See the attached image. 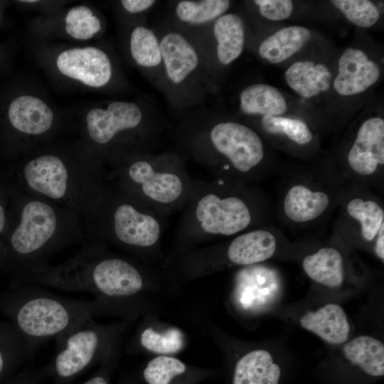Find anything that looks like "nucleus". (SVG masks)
I'll return each instance as SVG.
<instances>
[{
    "mask_svg": "<svg viewBox=\"0 0 384 384\" xmlns=\"http://www.w3.org/2000/svg\"><path fill=\"white\" fill-rule=\"evenodd\" d=\"M18 174L23 192L75 212L83 223L107 189L105 174L94 161L55 153L31 156Z\"/></svg>",
    "mask_w": 384,
    "mask_h": 384,
    "instance_id": "1",
    "label": "nucleus"
},
{
    "mask_svg": "<svg viewBox=\"0 0 384 384\" xmlns=\"http://www.w3.org/2000/svg\"><path fill=\"white\" fill-rule=\"evenodd\" d=\"M18 203L17 222L9 240L21 272L47 263L53 255L83 238L85 226L75 212L23 191Z\"/></svg>",
    "mask_w": 384,
    "mask_h": 384,
    "instance_id": "2",
    "label": "nucleus"
},
{
    "mask_svg": "<svg viewBox=\"0 0 384 384\" xmlns=\"http://www.w3.org/2000/svg\"><path fill=\"white\" fill-rule=\"evenodd\" d=\"M95 302L58 296L44 287L26 284L18 294L14 317L30 355L99 312Z\"/></svg>",
    "mask_w": 384,
    "mask_h": 384,
    "instance_id": "3",
    "label": "nucleus"
},
{
    "mask_svg": "<svg viewBox=\"0 0 384 384\" xmlns=\"http://www.w3.org/2000/svg\"><path fill=\"white\" fill-rule=\"evenodd\" d=\"M115 188L151 208H169L186 197V174L170 169L156 167L149 161L128 162L107 176Z\"/></svg>",
    "mask_w": 384,
    "mask_h": 384,
    "instance_id": "4",
    "label": "nucleus"
},
{
    "mask_svg": "<svg viewBox=\"0 0 384 384\" xmlns=\"http://www.w3.org/2000/svg\"><path fill=\"white\" fill-rule=\"evenodd\" d=\"M251 221L252 213L245 200L223 195L210 186L192 202L185 227L187 233L230 236L246 229Z\"/></svg>",
    "mask_w": 384,
    "mask_h": 384,
    "instance_id": "5",
    "label": "nucleus"
},
{
    "mask_svg": "<svg viewBox=\"0 0 384 384\" xmlns=\"http://www.w3.org/2000/svg\"><path fill=\"white\" fill-rule=\"evenodd\" d=\"M90 317L55 338L52 370L61 380L71 378L101 356L107 346V329Z\"/></svg>",
    "mask_w": 384,
    "mask_h": 384,
    "instance_id": "6",
    "label": "nucleus"
},
{
    "mask_svg": "<svg viewBox=\"0 0 384 384\" xmlns=\"http://www.w3.org/2000/svg\"><path fill=\"white\" fill-rule=\"evenodd\" d=\"M215 150L225 156L233 168L247 174L255 168L264 156L260 137L252 129L237 122H220L209 134Z\"/></svg>",
    "mask_w": 384,
    "mask_h": 384,
    "instance_id": "7",
    "label": "nucleus"
},
{
    "mask_svg": "<svg viewBox=\"0 0 384 384\" xmlns=\"http://www.w3.org/2000/svg\"><path fill=\"white\" fill-rule=\"evenodd\" d=\"M279 292V282L273 271L261 266H252L238 273L233 297L240 309L259 312L273 304Z\"/></svg>",
    "mask_w": 384,
    "mask_h": 384,
    "instance_id": "8",
    "label": "nucleus"
},
{
    "mask_svg": "<svg viewBox=\"0 0 384 384\" xmlns=\"http://www.w3.org/2000/svg\"><path fill=\"white\" fill-rule=\"evenodd\" d=\"M57 67L63 75L95 87L106 85L112 75L109 58L95 47L75 48L62 52L58 57Z\"/></svg>",
    "mask_w": 384,
    "mask_h": 384,
    "instance_id": "9",
    "label": "nucleus"
},
{
    "mask_svg": "<svg viewBox=\"0 0 384 384\" xmlns=\"http://www.w3.org/2000/svg\"><path fill=\"white\" fill-rule=\"evenodd\" d=\"M142 118L140 109L132 102H114L106 110L93 109L86 117L88 137L97 145H107L119 133L136 128Z\"/></svg>",
    "mask_w": 384,
    "mask_h": 384,
    "instance_id": "10",
    "label": "nucleus"
},
{
    "mask_svg": "<svg viewBox=\"0 0 384 384\" xmlns=\"http://www.w3.org/2000/svg\"><path fill=\"white\" fill-rule=\"evenodd\" d=\"M348 163L357 174L369 176L384 164V120L372 117L363 122L348 154Z\"/></svg>",
    "mask_w": 384,
    "mask_h": 384,
    "instance_id": "11",
    "label": "nucleus"
},
{
    "mask_svg": "<svg viewBox=\"0 0 384 384\" xmlns=\"http://www.w3.org/2000/svg\"><path fill=\"white\" fill-rule=\"evenodd\" d=\"M380 70L363 50L348 48L338 60V73L334 81L338 93L348 96L366 90L379 79Z\"/></svg>",
    "mask_w": 384,
    "mask_h": 384,
    "instance_id": "12",
    "label": "nucleus"
},
{
    "mask_svg": "<svg viewBox=\"0 0 384 384\" xmlns=\"http://www.w3.org/2000/svg\"><path fill=\"white\" fill-rule=\"evenodd\" d=\"M11 125L22 134L40 136L47 133L53 123V113L41 99L30 95L14 100L8 112Z\"/></svg>",
    "mask_w": 384,
    "mask_h": 384,
    "instance_id": "13",
    "label": "nucleus"
},
{
    "mask_svg": "<svg viewBox=\"0 0 384 384\" xmlns=\"http://www.w3.org/2000/svg\"><path fill=\"white\" fill-rule=\"evenodd\" d=\"M300 324L331 344L345 342L350 330L345 311L334 304H326L314 312H307L300 319Z\"/></svg>",
    "mask_w": 384,
    "mask_h": 384,
    "instance_id": "14",
    "label": "nucleus"
},
{
    "mask_svg": "<svg viewBox=\"0 0 384 384\" xmlns=\"http://www.w3.org/2000/svg\"><path fill=\"white\" fill-rule=\"evenodd\" d=\"M159 46L167 75L172 82H181L197 67V53L182 35L167 33L162 38Z\"/></svg>",
    "mask_w": 384,
    "mask_h": 384,
    "instance_id": "15",
    "label": "nucleus"
},
{
    "mask_svg": "<svg viewBox=\"0 0 384 384\" xmlns=\"http://www.w3.org/2000/svg\"><path fill=\"white\" fill-rule=\"evenodd\" d=\"M276 250L274 236L265 230L246 232L233 240L227 250L230 261L252 265L270 258Z\"/></svg>",
    "mask_w": 384,
    "mask_h": 384,
    "instance_id": "16",
    "label": "nucleus"
},
{
    "mask_svg": "<svg viewBox=\"0 0 384 384\" xmlns=\"http://www.w3.org/2000/svg\"><path fill=\"white\" fill-rule=\"evenodd\" d=\"M329 203V197L325 192L297 184L287 191L283 201V210L292 221L306 223L319 217Z\"/></svg>",
    "mask_w": 384,
    "mask_h": 384,
    "instance_id": "17",
    "label": "nucleus"
},
{
    "mask_svg": "<svg viewBox=\"0 0 384 384\" xmlns=\"http://www.w3.org/2000/svg\"><path fill=\"white\" fill-rule=\"evenodd\" d=\"M285 78L289 86L305 98L326 91L332 75L324 64L315 65L312 61H297L287 70Z\"/></svg>",
    "mask_w": 384,
    "mask_h": 384,
    "instance_id": "18",
    "label": "nucleus"
},
{
    "mask_svg": "<svg viewBox=\"0 0 384 384\" xmlns=\"http://www.w3.org/2000/svg\"><path fill=\"white\" fill-rule=\"evenodd\" d=\"M280 373L279 366L273 363L269 352L256 350L238 361L233 384H278Z\"/></svg>",
    "mask_w": 384,
    "mask_h": 384,
    "instance_id": "19",
    "label": "nucleus"
},
{
    "mask_svg": "<svg viewBox=\"0 0 384 384\" xmlns=\"http://www.w3.org/2000/svg\"><path fill=\"white\" fill-rule=\"evenodd\" d=\"M311 38L305 27L293 26L283 28L264 40L260 55L272 63H279L298 52Z\"/></svg>",
    "mask_w": 384,
    "mask_h": 384,
    "instance_id": "20",
    "label": "nucleus"
},
{
    "mask_svg": "<svg viewBox=\"0 0 384 384\" xmlns=\"http://www.w3.org/2000/svg\"><path fill=\"white\" fill-rule=\"evenodd\" d=\"M302 266L315 282L329 287H338L343 280V259L333 247H323L304 257Z\"/></svg>",
    "mask_w": 384,
    "mask_h": 384,
    "instance_id": "21",
    "label": "nucleus"
},
{
    "mask_svg": "<svg viewBox=\"0 0 384 384\" xmlns=\"http://www.w3.org/2000/svg\"><path fill=\"white\" fill-rule=\"evenodd\" d=\"M213 33L221 63L229 64L240 56L245 42L244 23L240 16L233 14L221 16L215 22Z\"/></svg>",
    "mask_w": 384,
    "mask_h": 384,
    "instance_id": "22",
    "label": "nucleus"
},
{
    "mask_svg": "<svg viewBox=\"0 0 384 384\" xmlns=\"http://www.w3.org/2000/svg\"><path fill=\"white\" fill-rule=\"evenodd\" d=\"M345 358L368 375L384 374V346L379 340L361 336L348 342L343 348Z\"/></svg>",
    "mask_w": 384,
    "mask_h": 384,
    "instance_id": "23",
    "label": "nucleus"
},
{
    "mask_svg": "<svg viewBox=\"0 0 384 384\" xmlns=\"http://www.w3.org/2000/svg\"><path fill=\"white\" fill-rule=\"evenodd\" d=\"M240 108L246 114L279 116L287 111V103L281 92L266 84H255L243 90L240 95Z\"/></svg>",
    "mask_w": 384,
    "mask_h": 384,
    "instance_id": "24",
    "label": "nucleus"
},
{
    "mask_svg": "<svg viewBox=\"0 0 384 384\" xmlns=\"http://www.w3.org/2000/svg\"><path fill=\"white\" fill-rule=\"evenodd\" d=\"M347 212L359 222L362 236L366 241L373 240L384 223L383 209L374 201L353 198L347 205Z\"/></svg>",
    "mask_w": 384,
    "mask_h": 384,
    "instance_id": "25",
    "label": "nucleus"
},
{
    "mask_svg": "<svg viewBox=\"0 0 384 384\" xmlns=\"http://www.w3.org/2000/svg\"><path fill=\"white\" fill-rule=\"evenodd\" d=\"M229 6L230 1L227 0L181 1L177 4L176 12L181 21L198 24L218 17Z\"/></svg>",
    "mask_w": 384,
    "mask_h": 384,
    "instance_id": "26",
    "label": "nucleus"
},
{
    "mask_svg": "<svg viewBox=\"0 0 384 384\" xmlns=\"http://www.w3.org/2000/svg\"><path fill=\"white\" fill-rule=\"evenodd\" d=\"M130 50L135 61L144 67L156 66L162 60L157 38L144 26H137L132 31Z\"/></svg>",
    "mask_w": 384,
    "mask_h": 384,
    "instance_id": "27",
    "label": "nucleus"
},
{
    "mask_svg": "<svg viewBox=\"0 0 384 384\" xmlns=\"http://www.w3.org/2000/svg\"><path fill=\"white\" fill-rule=\"evenodd\" d=\"M261 122L262 127L268 133L284 134L299 144H308L313 138V134L307 125L298 119L265 115Z\"/></svg>",
    "mask_w": 384,
    "mask_h": 384,
    "instance_id": "28",
    "label": "nucleus"
},
{
    "mask_svg": "<svg viewBox=\"0 0 384 384\" xmlns=\"http://www.w3.org/2000/svg\"><path fill=\"white\" fill-rule=\"evenodd\" d=\"M140 343L149 351L171 354L178 352L183 348V336L182 332L175 328L162 334L147 328L140 335Z\"/></svg>",
    "mask_w": 384,
    "mask_h": 384,
    "instance_id": "29",
    "label": "nucleus"
},
{
    "mask_svg": "<svg viewBox=\"0 0 384 384\" xmlns=\"http://www.w3.org/2000/svg\"><path fill=\"white\" fill-rule=\"evenodd\" d=\"M331 3L349 21L360 27L372 26L380 16L378 8L368 0H333Z\"/></svg>",
    "mask_w": 384,
    "mask_h": 384,
    "instance_id": "30",
    "label": "nucleus"
},
{
    "mask_svg": "<svg viewBox=\"0 0 384 384\" xmlns=\"http://www.w3.org/2000/svg\"><path fill=\"white\" fill-rule=\"evenodd\" d=\"M186 370L179 360L161 356L151 360L144 370V378L149 384H169L171 380Z\"/></svg>",
    "mask_w": 384,
    "mask_h": 384,
    "instance_id": "31",
    "label": "nucleus"
},
{
    "mask_svg": "<svg viewBox=\"0 0 384 384\" xmlns=\"http://www.w3.org/2000/svg\"><path fill=\"white\" fill-rule=\"evenodd\" d=\"M262 16L272 21L288 18L293 9L292 2L289 0H256Z\"/></svg>",
    "mask_w": 384,
    "mask_h": 384,
    "instance_id": "32",
    "label": "nucleus"
},
{
    "mask_svg": "<svg viewBox=\"0 0 384 384\" xmlns=\"http://www.w3.org/2000/svg\"><path fill=\"white\" fill-rule=\"evenodd\" d=\"M92 16V12L90 8L84 6H78L72 8L68 13L65 18L66 26H73L78 20L87 18Z\"/></svg>",
    "mask_w": 384,
    "mask_h": 384,
    "instance_id": "33",
    "label": "nucleus"
},
{
    "mask_svg": "<svg viewBox=\"0 0 384 384\" xmlns=\"http://www.w3.org/2000/svg\"><path fill=\"white\" fill-rule=\"evenodd\" d=\"M154 2L153 0H122V4L127 11L137 13L146 10Z\"/></svg>",
    "mask_w": 384,
    "mask_h": 384,
    "instance_id": "34",
    "label": "nucleus"
},
{
    "mask_svg": "<svg viewBox=\"0 0 384 384\" xmlns=\"http://www.w3.org/2000/svg\"><path fill=\"white\" fill-rule=\"evenodd\" d=\"M375 242V251L377 256L383 261L384 260V223L381 225Z\"/></svg>",
    "mask_w": 384,
    "mask_h": 384,
    "instance_id": "35",
    "label": "nucleus"
},
{
    "mask_svg": "<svg viewBox=\"0 0 384 384\" xmlns=\"http://www.w3.org/2000/svg\"><path fill=\"white\" fill-rule=\"evenodd\" d=\"M6 226V214L5 209L2 204L0 203V237L4 234ZM1 251V241L0 239V253Z\"/></svg>",
    "mask_w": 384,
    "mask_h": 384,
    "instance_id": "36",
    "label": "nucleus"
},
{
    "mask_svg": "<svg viewBox=\"0 0 384 384\" xmlns=\"http://www.w3.org/2000/svg\"><path fill=\"white\" fill-rule=\"evenodd\" d=\"M83 384H107V382L104 377L101 375H97L89 379Z\"/></svg>",
    "mask_w": 384,
    "mask_h": 384,
    "instance_id": "37",
    "label": "nucleus"
},
{
    "mask_svg": "<svg viewBox=\"0 0 384 384\" xmlns=\"http://www.w3.org/2000/svg\"><path fill=\"white\" fill-rule=\"evenodd\" d=\"M5 365V358L3 351L0 348V375L2 373Z\"/></svg>",
    "mask_w": 384,
    "mask_h": 384,
    "instance_id": "38",
    "label": "nucleus"
},
{
    "mask_svg": "<svg viewBox=\"0 0 384 384\" xmlns=\"http://www.w3.org/2000/svg\"><path fill=\"white\" fill-rule=\"evenodd\" d=\"M23 2H29V3H33V2H36L37 1L36 0H26V1H22Z\"/></svg>",
    "mask_w": 384,
    "mask_h": 384,
    "instance_id": "39",
    "label": "nucleus"
}]
</instances>
